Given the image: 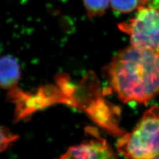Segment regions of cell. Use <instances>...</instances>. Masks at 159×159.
<instances>
[{
  "label": "cell",
  "instance_id": "cell-2",
  "mask_svg": "<svg viewBox=\"0 0 159 159\" xmlns=\"http://www.w3.org/2000/svg\"><path fill=\"white\" fill-rule=\"evenodd\" d=\"M117 150L128 158L159 157V106L149 108L131 133L122 135Z\"/></svg>",
  "mask_w": 159,
  "mask_h": 159
},
{
  "label": "cell",
  "instance_id": "cell-11",
  "mask_svg": "<svg viewBox=\"0 0 159 159\" xmlns=\"http://www.w3.org/2000/svg\"><path fill=\"white\" fill-rule=\"evenodd\" d=\"M158 9H159V7H158Z\"/></svg>",
  "mask_w": 159,
  "mask_h": 159
},
{
  "label": "cell",
  "instance_id": "cell-7",
  "mask_svg": "<svg viewBox=\"0 0 159 159\" xmlns=\"http://www.w3.org/2000/svg\"><path fill=\"white\" fill-rule=\"evenodd\" d=\"M113 11L119 13H130L137 8L141 0H110Z\"/></svg>",
  "mask_w": 159,
  "mask_h": 159
},
{
  "label": "cell",
  "instance_id": "cell-9",
  "mask_svg": "<svg viewBox=\"0 0 159 159\" xmlns=\"http://www.w3.org/2000/svg\"><path fill=\"white\" fill-rule=\"evenodd\" d=\"M147 4L148 6H151L153 7L158 8L159 6V0H146Z\"/></svg>",
  "mask_w": 159,
  "mask_h": 159
},
{
  "label": "cell",
  "instance_id": "cell-3",
  "mask_svg": "<svg viewBox=\"0 0 159 159\" xmlns=\"http://www.w3.org/2000/svg\"><path fill=\"white\" fill-rule=\"evenodd\" d=\"M130 36L131 45L159 52V9L141 3L135 17L119 25Z\"/></svg>",
  "mask_w": 159,
  "mask_h": 159
},
{
  "label": "cell",
  "instance_id": "cell-5",
  "mask_svg": "<svg viewBox=\"0 0 159 159\" xmlns=\"http://www.w3.org/2000/svg\"><path fill=\"white\" fill-rule=\"evenodd\" d=\"M21 77V68L17 60L11 56L0 58V87L11 89L16 88Z\"/></svg>",
  "mask_w": 159,
  "mask_h": 159
},
{
  "label": "cell",
  "instance_id": "cell-10",
  "mask_svg": "<svg viewBox=\"0 0 159 159\" xmlns=\"http://www.w3.org/2000/svg\"><path fill=\"white\" fill-rule=\"evenodd\" d=\"M1 49H2V48H1V46H0V52H1Z\"/></svg>",
  "mask_w": 159,
  "mask_h": 159
},
{
  "label": "cell",
  "instance_id": "cell-1",
  "mask_svg": "<svg viewBox=\"0 0 159 159\" xmlns=\"http://www.w3.org/2000/svg\"><path fill=\"white\" fill-rule=\"evenodd\" d=\"M111 90L123 103L146 104L159 96V52L129 47L104 69Z\"/></svg>",
  "mask_w": 159,
  "mask_h": 159
},
{
  "label": "cell",
  "instance_id": "cell-8",
  "mask_svg": "<svg viewBox=\"0 0 159 159\" xmlns=\"http://www.w3.org/2000/svg\"><path fill=\"white\" fill-rule=\"evenodd\" d=\"M17 139L18 136L9 129L0 126V152L6 150Z\"/></svg>",
  "mask_w": 159,
  "mask_h": 159
},
{
  "label": "cell",
  "instance_id": "cell-4",
  "mask_svg": "<svg viewBox=\"0 0 159 159\" xmlns=\"http://www.w3.org/2000/svg\"><path fill=\"white\" fill-rule=\"evenodd\" d=\"M116 155L105 139L100 137L70 147L62 158H112Z\"/></svg>",
  "mask_w": 159,
  "mask_h": 159
},
{
  "label": "cell",
  "instance_id": "cell-6",
  "mask_svg": "<svg viewBox=\"0 0 159 159\" xmlns=\"http://www.w3.org/2000/svg\"><path fill=\"white\" fill-rule=\"evenodd\" d=\"M110 0H83L88 16L93 18L102 16L106 12Z\"/></svg>",
  "mask_w": 159,
  "mask_h": 159
}]
</instances>
